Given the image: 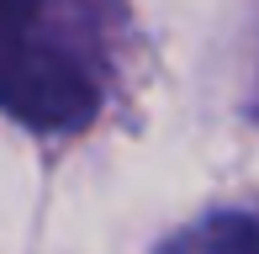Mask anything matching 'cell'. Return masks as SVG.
<instances>
[{
    "label": "cell",
    "mask_w": 259,
    "mask_h": 254,
    "mask_svg": "<svg viewBox=\"0 0 259 254\" xmlns=\"http://www.w3.org/2000/svg\"><path fill=\"white\" fill-rule=\"evenodd\" d=\"M164 254H259V217L249 212H211L180 238H169Z\"/></svg>",
    "instance_id": "7a4b0ae2"
},
{
    "label": "cell",
    "mask_w": 259,
    "mask_h": 254,
    "mask_svg": "<svg viewBox=\"0 0 259 254\" xmlns=\"http://www.w3.org/2000/svg\"><path fill=\"white\" fill-rule=\"evenodd\" d=\"M96 0H0V106L32 127H79L101 106Z\"/></svg>",
    "instance_id": "6da1fadb"
}]
</instances>
